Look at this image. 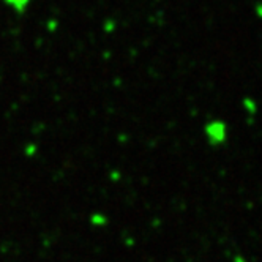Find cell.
<instances>
[{
	"label": "cell",
	"mask_w": 262,
	"mask_h": 262,
	"mask_svg": "<svg viewBox=\"0 0 262 262\" xmlns=\"http://www.w3.org/2000/svg\"><path fill=\"white\" fill-rule=\"evenodd\" d=\"M5 2H7L11 8L17 10V11H21V10H24V8L27 7V4L30 2V0H5Z\"/></svg>",
	"instance_id": "1"
}]
</instances>
